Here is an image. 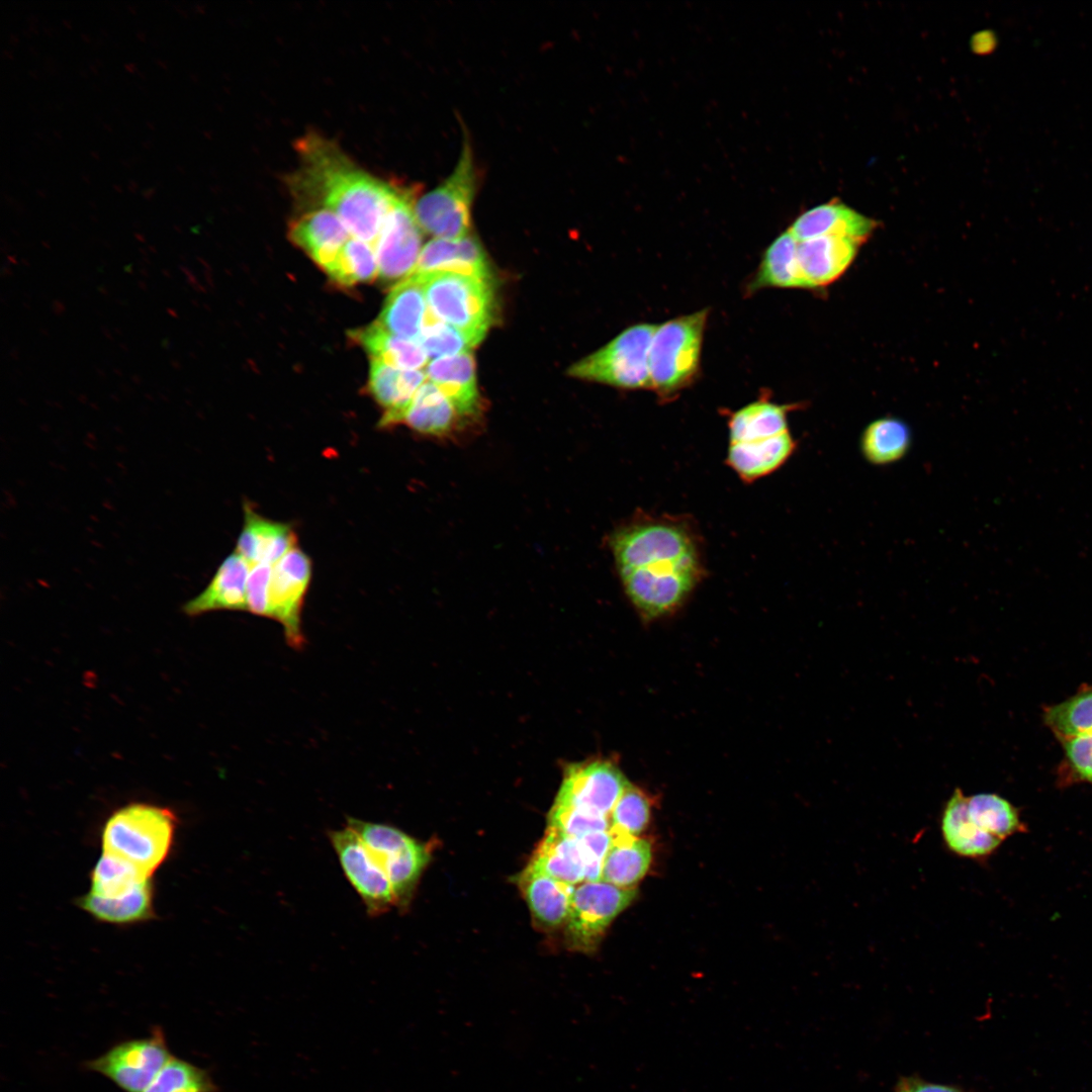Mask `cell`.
I'll return each mask as SVG.
<instances>
[{
    "instance_id": "f1b7e54d",
    "label": "cell",
    "mask_w": 1092,
    "mask_h": 1092,
    "mask_svg": "<svg viewBox=\"0 0 1092 1092\" xmlns=\"http://www.w3.org/2000/svg\"><path fill=\"white\" fill-rule=\"evenodd\" d=\"M611 833L612 842L604 858L601 880L622 889H633L646 874L651 861L648 840Z\"/></svg>"
},
{
    "instance_id": "1f68e13d",
    "label": "cell",
    "mask_w": 1092,
    "mask_h": 1092,
    "mask_svg": "<svg viewBox=\"0 0 1092 1092\" xmlns=\"http://www.w3.org/2000/svg\"><path fill=\"white\" fill-rule=\"evenodd\" d=\"M79 906L103 922L143 921L153 915V884L149 881L130 894L116 898H101L88 892L79 899Z\"/></svg>"
},
{
    "instance_id": "5bb4252c",
    "label": "cell",
    "mask_w": 1092,
    "mask_h": 1092,
    "mask_svg": "<svg viewBox=\"0 0 1092 1092\" xmlns=\"http://www.w3.org/2000/svg\"><path fill=\"white\" fill-rule=\"evenodd\" d=\"M341 868L361 898L366 912L379 916L396 906L391 884L359 835L346 824L329 832Z\"/></svg>"
},
{
    "instance_id": "f6af8a7d",
    "label": "cell",
    "mask_w": 1092,
    "mask_h": 1092,
    "mask_svg": "<svg viewBox=\"0 0 1092 1092\" xmlns=\"http://www.w3.org/2000/svg\"><path fill=\"white\" fill-rule=\"evenodd\" d=\"M895 1092H963L961 1089L943 1084H936L919 1078H905L899 1082Z\"/></svg>"
},
{
    "instance_id": "d4e9b609",
    "label": "cell",
    "mask_w": 1092,
    "mask_h": 1092,
    "mask_svg": "<svg viewBox=\"0 0 1092 1092\" xmlns=\"http://www.w3.org/2000/svg\"><path fill=\"white\" fill-rule=\"evenodd\" d=\"M429 381L452 402L459 416L479 411L475 361L471 352L431 360L426 367Z\"/></svg>"
},
{
    "instance_id": "7bdbcfd3",
    "label": "cell",
    "mask_w": 1092,
    "mask_h": 1092,
    "mask_svg": "<svg viewBox=\"0 0 1092 1092\" xmlns=\"http://www.w3.org/2000/svg\"><path fill=\"white\" fill-rule=\"evenodd\" d=\"M272 566L256 564L250 569L247 582V611L253 615L270 618L269 587Z\"/></svg>"
},
{
    "instance_id": "f35d334b",
    "label": "cell",
    "mask_w": 1092,
    "mask_h": 1092,
    "mask_svg": "<svg viewBox=\"0 0 1092 1092\" xmlns=\"http://www.w3.org/2000/svg\"><path fill=\"white\" fill-rule=\"evenodd\" d=\"M417 342L432 360L467 353L476 346L466 335L437 318L429 309Z\"/></svg>"
},
{
    "instance_id": "b9f144b4",
    "label": "cell",
    "mask_w": 1092,
    "mask_h": 1092,
    "mask_svg": "<svg viewBox=\"0 0 1092 1092\" xmlns=\"http://www.w3.org/2000/svg\"><path fill=\"white\" fill-rule=\"evenodd\" d=\"M1064 750L1065 783L1092 785V734L1060 739Z\"/></svg>"
},
{
    "instance_id": "9c48e42d",
    "label": "cell",
    "mask_w": 1092,
    "mask_h": 1092,
    "mask_svg": "<svg viewBox=\"0 0 1092 1092\" xmlns=\"http://www.w3.org/2000/svg\"><path fill=\"white\" fill-rule=\"evenodd\" d=\"M347 825L359 835L385 872L396 906L406 907L430 860L428 846L388 824L348 817Z\"/></svg>"
},
{
    "instance_id": "52a82bcc",
    "label": "cell",
    "mask_w": 1092,
    "mask_h": 1092,
    "mask_svg": "<svg viewBox=\"0 0 1092 1092\" xmlns=\"http://www.w3.org/2000/svg\"><path fill=\"white\" fill-rule=\"evenodd\" d=\"M463 131L462 148L453 171L414 205L421 230L436 239H460L468 236L470 229L477 171L470 140Z\"/></svg>"
},
{
    "instance_id": "2e32d148",
    "label": "cell",
    "mask_w": 1092,
    "mask_h": 1092,
    "mask_svg": "<svg viewBox=\"0 0 1092 1092\" xmlns=\"http://www.w3.org/2000/svg\"><path fill=\"white\" fill-rule=\"evenodd\" d=\"M296 547L298 537L290 524L268 519L257 513L250 503L244 504V523L235 551L251 567L274 565Z\"/></svg>"
},
{
    "instance_id": "83f0119b",
    "label": "cell",
    "mask_w": 1092,
    "mask_h": 1092,
    "mask_svg": "<svg viewBox=\"0 0 1092 1092\" xmlns=\"http://www.w3.org/2000/svg\"><path fill=\"white\" fill-rule=\"evenodd\" d=\"M547 876L569 886L585 881V864L578 841L547 828L529 862Z\"/></svg>"
},
{
    "instance_id": "60d3db41",
    "label": "cell",
    "mask_w": 1092,
    "mask_h": 1092,
    "mask_svg": "<svg viewBox=\"0 0 1092 1092\" xmlns=\"http://www.w3.org/2000/svg\"><path fill=\"white\" fill-rule=\"evenodd\" d=\"M610 825L609 817L555 803L548 815V828L574 839L593 832L610 830Z\"/></svg>"
},
{
    "instance_id": "9a60e30c",
    "label": "cell",
    "mask_w": 1092,
    "mask_h": 1092,
    "mask_svg": "<svg viewBox=\"0 0 1092 1092\" xmlns=\"http://www.w3.org/2000/svg\"><path fill=\"white\" fill-rule=\"evenodd\" d=\"M628 785L620 768L610 760L572 763L565 768L554 803L610 818Z\"/></svg>"
},
{
    "instance_id": "44dd1931",
    "label": "cell",
    "mask_w": 1092,
    "mask_h": 1092,
    "mask_svg": "<svg viewBox=\"0 0 1092 1092\" xmlns=\"http://www.w3.org/2000/svg\"><path fill=\"white\" fill-rule=\"evenodd\" d=\"M860 244L841 236H821L798 244V260L809 289L837 280L851 265Z\"/></svg>"
},
{
    "instance_id": "30bf717a",
    "label": "cell",
    "mask_w": 1092,
    "mask_h": 1092,
    "mask_svg": "<svg viewBox=\"0 0 1092 1092\" xmlns=\"http://www.w3.org/2000/svg\"><path fill=\"white\" fill-rule=\"evenodd\" d=\"M636 894L634 888L622 889L602 880L575 886L564 925L567 945L578 951L594 950L612 921Z\"/></svg>"
},
{
    "instance_id": "7c38bea8",
    "label": "cell",
    "mask_w": 1092,
    "mask_h": 1092,
    "mask_svg": "<svg viewBox=\"0 0 1092 1092\" xmlns=\"http://www.w3.org/2000/svg\"><path fill=\"white\" fill-rule=\"evenodd\" d=\"M414 187L399 185L374 245L378 275L385 281L404 279L414 271L422 247V230L415 213Z\"/></svg>"
},
{
    "instance_id": "5b68a950",
    "label": "cell",
    "mask_w": 1092,
    "mask_h": 1092,
    "mask_svg": "<svg viewBox=\"0 0 1092 1092\" xmlns=\"http://www.w3.org/2000/svg\"><path fill=\"white\" fill-rule=\"evenodd\" d=\"M709 309L657 325L649 348L651 389L670 398L696 378Z\"/></svg>"
},
{
    "instance_id": "ac0fdd59",
    "label": "cell",
    "mask_w": 1092,
    "mask_h": 1092,
    "mask_svg": "<svg viewBox=\"0 0 1092 1092\" xmlns=\"http://www.w3.org/2000/svg\"><path fill=\"white\" fill-rule=\"evenodd\" d=\"M432 272H453L492 280L491 270L482 246L469 235L455 240L434 238L428 242L423 247L411 275Z\"/></svg>"
},
{
    "instance_id": "ab89813d",
    "label": "cell",
    "mask_w": 1092,
    "mask_h": 1092,
    "mask_svg": "<svg viewBox=\"0 0 1092 1092\" xmlns=\"http://www.w3.org/2000/svg\"><path fill=\"white\" fill-rule=\"evenodd\" d=\"M650 804L639 789L628 785L610 815V831L638 836L649 820Z\"/></svg>"
},
{
    "instance_id": "cb8c5ba5",
    "label": "cell",
    "mask_w": 1092,
    "mask_h": 1092,
    "mask_svg": "<svg viewBox=\"0 0 1092 1092\" xmlns=\"http://www.w3.org/2000/svg\"><path fill=\"white\" fill-rule=\"evenodd\" d=\"M968 796L957 788L945 803L941 814L940 830L948 850L968 858H982L992 854L1002 841L981 830L972 822L967 810Z\"/></svg>"
},
{
    "instance_id": "4dcf8cb0",
    "label": "cell",
    "mask_w": 1092,
    "mask_h": 1092,
    "mask_svg": "<svg viewBox=\"0 0 1092 1092\" xmlns=\"http://www.w3.org/2000/svg\"><path fill=\"white\" fill-rule=\"evenodd\" d=\"M459 414L449 398L431 381H426L408 405L403 424L429 436L448 435L456 425Z\"/></svg>"
},
{
    "instance_id": "8d00e7d4",
    "label": "cell",
    "mask_w": 1092,
    "mask_h": 1092,
    "mask_svg": "<svg viewBox=\"0 0 1092 1092\" xmlns=\"http://www.w3.org/2000/svg\"><path fill=\"white\" fill-rule=\"evenodd\" d=\"M89 893L101 898L125 896L151 881L130 863L102 853L90 876Z\"/></svg>"
},
{
    "instance_id": "3957f363",
    "label": "cell",
    "mask_w": 1092,
    "mask_h": 1092,
    "mask_svg": "<svg viewBox=\"0 0 1092 1092\" xmlns=\"http://www.w3.org/2000/svg\"><path fill=\"white\" fill-rule=\"evenodd\" d=\"M794 408L758 399L731 414L726 461L744 481L770 474L791 457L796 443L787 418Z\"/></svg>"
},
{
    "instance_id": "e575fe53",
    "label": "cell",
    "mask_w": 1092,
    "mask_h": 1092,
    "mask_svg": "<svg viewBox=\"0 0 1092 1092\" xmlns=\"http://www.w3.org/2000/svg\"><path fill=\"white\" fill-rule=\"evenodd\" d=\"M324 271L342 287L371 282L378 275L375 250L370 244L351 237Z\"/></svg>"
},
{
    "instance_id": "d6986e66",
    "label": "cell",
    "mask_w": 1092,
    "mask_h": 1092,
    "mask_svg": "<svg viewBox=\"0 0 1092 1092\" xmlns=\"http://www.w3.org/2000/svg\"><path fill=\"white\" fill-rule=\"evenodd\" d=\"M876 228L875 219L832 199L800 214L788 231L798 242L833 235L852 239L861 245Z\"/></svg>"
},
{
    "instance_id": "836d02e7",
    "label": "cell",
    "mask_w": 1092,
    "mask_h": 1092,
    "mask_svg": "<svg viewBox=\"0 0 1092 1092\" xmlns=\"http://www.w3.org/2000/svg\"><path fill=\"white\" fill-rule=\"evenodd\" d=\"M910 446L906 424L893 418L872 422L861 437V450L868 461L886 465L900 460Z\"/></svg>"
},
{
    "instance_id": "484cf974",
    "label": "cell",
    "mask_w": 1092,
    "mask_h": 1092,
    "mask_svg": "<svg viewBox=\"0 0 1092 1092\" xmlns=\"http://www.w3.org/2000/svg\"><path fill=\"white\" fill-rule=\"evenodd\" d=\"M427 310L423 283L411 275L390 289L376 322L395 336L417 341Z\"/></svg>"
},
{
    "instance_id": "4fadbf2b",
    "label": "cell",
    "mask_w": 1092,
    "mask_h": 1092,
    "mask_svg": "<svg viewBox=\"0 0 1092 1092\" xmlns=\"http://www.w3.org/2000/svg\"><path fill=\"white\" fill-rule=\"evenodd\" d=\"M311 573V560L298 547L272 566L269 587L270 618L282 625L285 640L295 649H300L305 644L301 613Z\"/></svg>"
},
{
    "instance_id": "8fae6325",
    "label": "cell",
    "mask_w": 1092,
    "mask_h": 1092,
    "mask_svg": "<svg viewBox=\"0 0 1092 1092\" xmlns=\"http://www.w3.org/2000/svg\"><path fill=\"white\" fill-rule=\"evenodd\" d=\"M172 1057L163 1028L155 1026L149 1036L118 1042L87 1061L85 1068L106 1077L124 1092H144Z\"/></svg>"
},
{
    "instance_id": "d590c367",
    "label": "cell",
    "mask_w": 1092,
    "mask_h": 1092,
    "mask_svg": "<svg viewBox=\"0 0 1092 1092\" xmlns=\"http://www.w3.org/2000/svg\"><path fill=\"white\" fill-rule=\"evenodd\" d=\"M1045 725L1060 738L1092 734V687L1080 689L1043 712Z\"/></svg>"
},
{
    "instance_id": "f546056e",
    "label": "cell",
    "mask_w": 1092,
    "mask_h": 1092,
    "mask_svg": "<svg viewBox=\"0 0 1092 1092\" xmlns=\"http://www.w3.org/2000/svg\"><path fill=\"white\" fill-rule=\"evenodd\" d=\"M350 336L372 359L399 370H421L429 360L417 341L395 336L377 322L351 332Z\"/></svg>"
},
{
    "instance_id": "8992f818",
    "label": "cell",
    "mask_w": 1092,
    "mask_h": 1092,
    "mask_svg": "<svg viewBox=\"0 0 1092 1092\" xmlns=\"http://www.w3.org/2000/svg\"><path fill=\"white\" fill-rule=\"evenodd\" d=\"M418 277L428 309L442 322L466 335L476 346L494 318L492 280L453 272H432Z\"/></svg>"
},
{
    "instance_id": "d6a6232c",
    "label": "cell",
    "mask_w": 1092,
    "mask_h": 1092,
    "mask_svg": "<svg viewBox=\"0 0 1092 1092\" xmlns=\"http://www.w3.org/2000/svg\"><path fill=\"white\" fill-rule=\"evenodd\" d=\"M967 810L974 824L1001 841L1015 833L1026 831L1018 809L997 794L968 796Z\"/></svg>"
},
{
    "instance_id": "e0dca14e",
    "label": "cell",
    "mask_w": 1092,
    "mask_h": 1092,
    "mask_svg": "<svg viewBox=\"0 0 1092 1092\" xmlns=\"http://www.w3.org/2000/svg\"><path fill=\"white\" fill-rule=\"evenodd\" d=\"M251 565L236 551L217 567L206 587L182 606L189 617L213 611H247V582Z\"/></svg>"
},
{
    "instance_id": "ee69618b",
    "label": "cell",
    "mask_w": 1092,
    "mask_h": 1092,
    "mask_svg": "<svg viewBox=\"0 0 1092 1092\" xmlns=\"http://www.w3.org/2000/svg\"><path fill=\"white\" fill-rule=\"evenodd\" d=\"M576 840L584 859L585 881H600L603 861L612 842L610 830L593 832Z\"/></svg>"
},
{
    "instance_id": "7a4b0ae2",
    "label": "cell",
    "mask_w": 1092,
    "mask_h": 1092,
    "mask_svg": "<svg viewBox=\"0 0 1092 1092\" xmlns=\"http://www.w3.org/2000/svg\"><path fill=\"white\" fill-rule=\"evenodd\" d=\"M295 148L299 165L286 178L291 194L304 205L333 211L352 238L374 248L399 185L373 176L316 132L299 138Z\"/></svg>"
},
{
    "instance_id": "4316f807",
    "label": "cell",
    "mask_w": 1092,
    "mask_h": 1092,
    "mask_svg": "<svg viewBox=\"0 0 1092 1092\" xmlns=\"http://www.w3.org/2000/svg\"><path fill=\"white\" fill-rule=\"evenodd\" d=\"M798 244L789 231L775 239L763 253L748 291L766 287L809 289L798 260Z\"/></svg>"
},
{
    "instance_id": "6da1fadb",
    "label": "cell",
    "mask_w": 1092,
    "mask_h": 1092,
    "mask_svg": "<svg viewBox=\"0 0 1092 1092\" xmlns=\"http://www.w3.org/2000/svg\"><path fill=\"white\" fill-rule=\"evenodd\" d=\"M610 545L624 589L646 619L677 609L704 574L697 536L679 519L640 517L616 531Z\"/></svg>"
},
{
    "instance_id": "ffe728a7",
    "label": "cell",
    "mask_w": 1092,
    "mask_h": 1092,
    "mask_svg": "<svg viewBox=\"0 0 1092 1092\" xmlns=\"http://www.w3.org/2000/svg\"><path fill=\"white\" fill-rule=\"evenodd\" d=\"M422 370H399L372 359L366 389L383 408L381 429L400 424L419 388L426 382Z\"/></svg>"
},
{
    "instance_id": "74e56055",
    "label": "cell",
    "mask_w": 1092,
    "mask_h": 1092,
    "mask_svg": "<svg viewBox=\"0 0 1092 1092\" xmlns=\"http://www.w3.org/2000/svg\"><path fill=\"white\" fill-rule=\"evenodd\" d=\"M144 1092H217L208 1072L172 1057Z\"/></svg>"
},
{
    "instance_id": "277c9868",
    "label": "cell",
    "mask_w": 1092,
    "mask_h": 1092,
    "mask_svg": "<svg viewBox=\"0 0 1092 1092\" xmlns=\"http://www.w3.org/2000/svg\"><path fill=\"white\" fill-rule=\"evenodd\" d=\"M177 825L172 810L131 803L114 811L102 830L103 853L151 877L167 858Z\"/></svg>"
},
{
    "instance_id": "603a6c76",
    "label": "cell",
    "mask_w": 1092,
    "mask_h": 1092,
    "mask_svg": "<svg viewBox=\"0 0 1092 1092\" xmlns=\"http://www.w3.org/2000/svg\"><path fill=\"white\" fill-rule=\"evenodd\" d=\"M518 887L536 924L543 929L564 927L574 890L530 863L517 876Z\"/></svg>"
},
{
    "instance_id": "ba28073f",
    "label": "cell",
    "mask_w": 1092,
    "mask_h": 1092,
    "mask_svg": "<svg viewBox=\"0 0 1092 1092\" xmlns=\"http://www.w3.org/2000/svg\"><path fill=\"white\" fill-rule=\"evenodd\" d=\"M657 325L636 324L569 367L572 377L622 389L651 388L649 348Z\"/></svg>"
},
{
    "instance_id": "7402d4cb",
    "label": "cell",
    "mask_w": 1092,
    "mask_h": 1092,
    "mask_svg": "<svg viewBox=\"0 0 1092 1092\" xmlns=\"http://www.w3.org/2000/svg\"><path fill=\"white\" fill-rule=\"evenodd\" d=\"M288 236L323 270L337 258L351 238L339 216L325 208L311 209L294 219Z\"/></svg>"
}]
</instances>
